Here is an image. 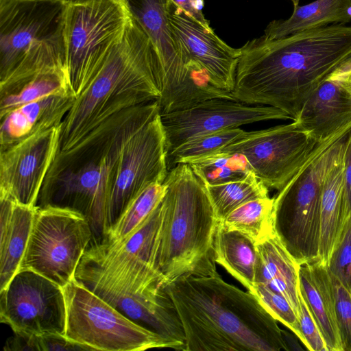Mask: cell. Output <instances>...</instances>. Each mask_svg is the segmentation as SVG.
<instances>
[{"label": "cell", "instance_id": "36", "mask_svg": "<svg viewBox=\"0 0 351 351\" xmlns=\"http://www.w3.org/2000/svg\"><path fill=\"white\" fill-rule=\"evenodd\" d=\"M300 295V311L298 321L301 334V341L310 351H328L320 330L305 300Z\"/></svg>", "mask_w": 351, "mask_h": 351}, {"label": "cell", "instance_id": "15", "mask_svg": "<svg viewBox=\"0 0 351 351\" xmlns=\"http://www.w3.org/2000/svg\"><path fill=\"white\" fill-rule=\"evenodd\" d=\"M160 118L167 155L198 136L258 121L291 119L285 112L273 107L222 98L204 100L189 108L160 114Z\"/></svg>", "mask_w": 351, "mask_h": 351}, {"label": "cell", "instance_id": "23", "mask_svg": "<svg viewBox=\"0 0 351 351\" xmlns=\"http://www.w3.org/2000/svg\"><path fill=\"white\" fill-rule=\"evenodd\" d=\"M255 285L283 295L298 315L300 311L299 266L276 234L256 243Z\"/></svg>", "mask_w": 351, "mask_h": 351}, {"label": "cell", "instance_id": "44", "mask_svg": "<svg viewBox=\"0 0 351 351\" xmlns=\"http://www.w3.org/2000/svg\"><path fill=\"white\" fill-rule=\"evenodd\" d=\"M62 1H65V0H62Z\"/></svg>", "mask_w": 351, "mask_h": 351}, {"label": "cell", "instance_id": "10", "mask_svg": "<svg viewBox=\"0 0 351 351\" xmlns=\"http://www.w3.org/2000/svg\"><path fill=\"white\" fill-rule=\"evenodd\" d=\"M65 336L90 350L132 351L171 348L158 333L134 322L75 278L63 287Z\"/></svg>", "mask_w": 351, "mask_h": 351}, {"label": "cell", "instance_id": "30", "mask_svg": "<svg viewBox=\"0 0 351 351\" xmlns=\"http://www.w3.org/2000/svg\"><path fill=\"white\" fill-rule=\"evenodd\" d=\"M206 184L217 185L245 179L254 173L240 154L216 153L188 163Z\"/></svg>", "mask_w": 351, "mask_h": 351}, {"label": "cell", "instance_id": "14", "mask_svg": "<svg viewBox=\"0 0 351 351\" xmlns=\"http://www.w3.org/2000/svg\"><path fill=\"white\" fill-rule=\"evenodd\" d=\"M168 171L165 134L158 114L123 148L108 204V231L141 192L153 184L163 183Z\"/></svg>", "mask_w": 351, "mask_h": 351}, {"label": "cell", "instance_id": "3", "mask_svg": "<svg viewBox=\"0 0 351 351\" xmlns=\"http://www.w3.org/2000/svg\"><path fill=\"white\" fill-rule=\"evenodd\" d=\"M180 320L186 351H280L277 320L250 291L219 275H184L166 286Z\"/></svg>", "mask_w": 351, "mask_h": 351}, {"label": "cell", "instance_id": "18", "mask_svg": "<svg viewBox=\"0 0 351 351\" xmlns=\"http://www.w3.org/2000/svg\"><path fill=\"white\" fill-rule=\"evenodd\" d=\"M95 294L138 324L158 333L176 350H186L184 328L165 286L137 293L98 290Z\"/></svg>", "mask_w": 351, "mask_h": 351}, {"label": "cell", "instance_id": "6", "mask_svg": "<svg viewBox=\"0 0 351 351\" xmlns=\"http://www.w3.org/2000/svg\"><path fill=\"white\" fill-rule=\"evenodd\" d=\"M65 1L0 0V97L39 75L66 73Z\"/></svg>", "mask_w": 351, "mask_h": 351}, {"label": "cell", "instance_id": "32", "mask_svg": "<svg viewBox=\"0 0 351 351\" xmlns=\"http://www.w3.org/2000/svg\"><path fill=\"white\" fill-rule=\"evenodd\" d=\"M165 192L164 182L153 184L141 192L108 230L106 240L121 241L135 231L161 202Z\"/></svg>", "mask_w": 351, "mask_h": 351}, {"label": "cell", "instance_id": "37", "mask_svg": "<svg viewBox=\"0 0 351 351\" xmlns=\"http://www.w3.org/2000/svg\"><path fill=\"white\" fill-rule=\"evenodd\" d=\"M38 343L39 351L90 350L65 335L59 334L38 335Z\"/></svg>", "mask_w": 351, "mask_h": 351}, {"label": "cell", "instance_id": "41", "mask_svg": "<svg viewBox=\"0 0 351 351\" xmlns=\"http://www.w3.org/2000/svg\"><path fill=\"white\" fill-rule=\"evenodd\" d=\"M330 75L339 80L351 93V56L337 68Z\"/></svg>", "mask_w": 351, "mask_h": 351}, {"label": "cell", "instance_id": "21", "mask_svg": "<svg viewBox=\"0 0 351 351\" xmlns=\"http://www.w3.org/2000/svg\"><path fill=\"white\" fill-rule=\"evenodd\" d=\"M75 98L72 93L52 95L11 111L1 119V149L36 132L60 125Z\"/></svg>", "mask_w": 351, "mask_h": 351}, {"label": "cell", "instance_id": "39", "mask_svg": "<svg viewBox=\"0 0 351 351\" xmlns=\"http://www.w3.org/2000/svg\"><path fill=\"white\" fill-rule=\"evenodd\" d=\"M38 336L14 333L13 337L7 340L3 350L7 351H39Z\"/></svg>", "mask_w": 351, "mask_h": 351}, {"label": "cell", "instance_id": "11", "mask_svg": "<svg viewBox=\"0 0 351 351\" xmlns=\"http://www.w3.org/2000/svg\"><path fill=\"white\" fill-rule=\"evenodd\" d=\"M93 239L86 218L68 208H38L19 269L32 270L64 287Z\"/></svg>", "mask_w": 351, "mask_h": 351}, {"label": "cell", "instance_id": "2", "mask_svg": "<svg viewBox=\"0 0 351 351\" xmlns=\"http://www.w3.org/2000/svg\"><path fill=\"white\" fill-rule=\"evenodd\" d=\"M158 114L157 100L125 109L101 123L71 148L58 152L36 206L80 213L90 225L91 243L106 240L108 204L123 148L137 130Z\"/></svg>", "mask_w": 351, "mask_h": 351}, {"label": "cell", "instance_id": "28", "mask_svg": "<svg viewBox=\"0 0 351 351\" xmlns=\"http://www.w3.org/2000/svg\"><path fill=\"white\" fill-rule=\"evenodd\" d=\"M204 185L218 222L244 203L269 197L268 187L254 173L242 180L217 185Z\"/></svg>", "mask_w": 351, "mask_h": 351}, {"label": "cell", "instance_id": "31", "mask_svg": "<svg viewBox=\"0 0 351 351\" xmlns=\"http://www.w3.org/2000/svg\"><path fill=\"white\" fill-rule=\"evenodd\" d=\"M239 128L221 130L196 136L182 143L167 155L169 171L179 163H190L214 154L226 146L250 134Z\"/></svg>", "mask_w": 351, "mask_h": 351}, {"label": "cell", "instance_id": "40", "mask_svg": "<svg viewBox=\"0 0 351 351\" xmlns=\"http://www.w3.org/2000/svg\"><path fill=\"white\" fill-rule=\"evenodd\" d=\"M204 28L212 29L209 21L204 17L202 9L204 0H171Z\"/></svg>", "mask_w": 351, "mask_h": 351}, {"label": "cell", "instance_id": "38", "mask_svg": "<svg viewBox=\"0 0 351 351\" xmlns=\"http://www.w3.org/2000/svg\"><path fill=\"white\" fill-rule=\"evenodd\" d=\"M343 162L344 195L348 217L351 215V130L346 139Z\"/></svg>", "mask_w": 351, "mask_h": 351}, {"label": "cell", "instance_id": "17", "mask_svg": "<svg viewBox=\"0 0 351 351\" xmlns=\"http://www.w3.org/2000/svg\"><path fill=\"white\" fill-rule=\"evenodd\" d=\"M167 11L173 33L188 59L204 71L212 84L232 93L240 48L229 46L171 0H167Z\"/></svg>", "mask_w": 351, "mask_h": 351}, {"label": "cell", "instance_id": "20", "mask_svg": "<svg viewBox=\"0 0 351 351\" xmlns=\"http://www.w3.org/2000/svg\"><path fill=\"white\" fill-rule=\"evenodd\" d=\"M299 292L308 305L328 351H343L327 265L318 260L299 266Z\"/></svg>", "mask_w": 351, "mask_h": 351}, {"label": "cell", "instance_id": "29", "mask_svg": "<svg viewBox=\"0 0 351 351\" xmlns=\"http://www.w3.org/2000/svg\"><path fill=\"white\" fill-rule=\"evenodd\" d=\"M68 93L72 92L66 72L53 71L39 75L17 90L0 97V119L28 103L52 95Z\"/></svg>", "mask_w": 351, "mask_h": 351}, {"label": "cell", "instance_id": "1", "mask_svg": "<svg viewBox=\"0 0 351 351\" xmlns=\"http://www.w3.org/2000/svg\"><path fill=\"white\" fill-rule=\"evenodd\" d=\"M240 49L236 100L277 108L294 121L315 90L351 56V27L327 25L277 39L263 35Z\"/></svg>", "mask_w": 351, "mask_h": 351}, {"label": "cell", "instance_id": "25", "mask_svg": "<svg viewBox=\"0 0 351 351\" xmlns=\"http://www.w3.org/2000/svg\"><path fill=\"white\" fill-rule=\"evenodd\" d=\"M351 21V0H315L293 8L286 20H274L265 29L270 39L284 38L305 30L327 26L331 23Z\"/></svg>", "mask_w": 351, "mask_h": 351}, {"label": "cell", "instance_id": "5", "mask_svg": "<svg viewBox=\"0 0 351 351\" xmlns=\"http://www.w3.org/2000/svg\"><path fill=\"white\" fill-rule=\"evenodd\" d=\"M164 183L158 267L166 285L184 275L218 274L213 250L218 220L204 183L188 163L170 169Z\"/></svg>", "mask_w": 351, "mask_h": 351}, {"label": "cell", "instance_id": "16", "mask_svg": "<svg viewBox=\"0 0 351 351\" xmlns=\"http://www.w3.org/2000/svg\"><path fill=\"white\" fill-rule=\"evenodd\" d=\"M61 125L36 132L1 149L0 195L36 206L59 150Z\"/></svg>", "mask_w": 351, "mask_h": 351}, {"label": "cell", "instance_id": "12", "mask_svg": "<svg viewBox=\"0 0 351 351\" xmlns=\"http://www.w3.org/2000/svg\"><path fill=\"white\" fill-rule=\"evenodd\" d=\"M1 322L14 333L65 335L66 311L63 288L30 269H19L0 291Z\"/></svg>", "mask_w": 351, "mask_h": 351}, {"label": "cell", "instance_id": "27", "mask_svg": "<svg viewBox=\"0 0 351 351\" xmlns=\"http://www.w3.org/2000/svg\"><path fill=\"white\" fill-rule=\"evenodd\" d=\"M274 206V197L254 199L239 206L218 223L241 232L256 243L275 234Z\"/></svg>", "mask_w": 351, "mask_h": 351}, {"label": "cell", "instance_id": "26", "mask_svg": "<svg viewBox=\"0 0 351 351\" xmlns=\"http://www.w3.org/2000/svg\"><path fill=\"white\" fill-rule=\"evenodd\" d=\"M343 152L328 171L322 191L319 260L326 264L347 217Z\"/></svg>", "mask_w": 351, "mask_h": 351}, {"label": "cell", "instance_id": "34", "mask_svg": "<svg viewBox=\"0 0 351 351\" xmlns=\"http://www.w3.org/2000/svg\"><path fill=\"white\" fill-rule=\"evenodd\" d=\"M251 293L277 321L287 327L301 340L298 315L283 295L261 285H255Z\"/></svg>", "mask_w": 351, "mask_h": 351}, {"label": "cell", "instance_id": "22", "mask_svg": "<svg viewBox=\"0 0 351 351\" xmlns=\"http://www.w3.org/2000/svg\"><path fill=\"white\" fill-rule=\"evenodd\" d=\"M0 291L19 270L29 241L36 206L0 195Z\"/></svg>", "mask_w": 351, "mask_h": 351}, {"label": "cell", "instance_id": "7", "mask_svg": "<svg viewBox=\"0 0 351 351\" xmlns=\"http://www.w3.org/2000/svg\"><path fill=\"white\" fill-rule=\"evenodd\" d=\"M349 132L318 143L274 197V232L300 265L319 260L322 187L328 171L344 150Z\"/></svg>", "mask_w": 351, "mask_h": 351}, {"label": "cell", "instance_id": "19", "mask_svg": "<svg viewBox=\"0 0 351 351\" xmlns=\"http://www.w3.org/2000/svg\"><path fill=\"white\" fill-rule=\"evenodd\" d=\"M321 143L351 130V93L330 75L310 95L293 121Z\"/></svg>", "mask_w": 351, "mask_h": 351}, {"label": "cell", "instance_id": "33", "mask_svg": "<svg viewBox=\"0 0 351 351\" xmlns=\"http://www.w3.org/2000/svg\"><path fill=\"white\" fill-rule=\"evenodd\" d=\"M326 265L328 271L351 293V215L346 217Z\"/></svg>", "mask_w": 351, "mask_h": 351}, {"label": "cell", "instance_id": "43", "mask_svg": "<svg viewBox=\"0 0 351 351\" xmlns=\"http://www.w3.org/2000/svg\"><path fill=\"white\" fill-rule=\"evenodd\" d=\"M291 2L293 3V8L299 5V1L300 0H291Z\"/></svg>", "mask_w": 351, "mask_h": 351}, {"label": "cell", "instance_id": "35", "mask_svg": "<svg viewBox=\"0 0 351 351\" xmlns=\"http://www.w3.org/2000/svg\"><path fill=\"white\" fill-rule=\"evenodd\" d=\"M329 274L343 351H351V293L330 271Z\"/></svg>", "mask_w": 351, "mask_h": 351}, {"label": "cell", "instance_id": "4", "mask_svg": "<svg viewBox=\"0 0 351 351\" xmlns=\"http://www.w3.org/2000/svg\"><path fill=\"white\" fill-rule=\"evenodd\" d=\"M158 79L159 60L154 46L134 18L121 40L65 116L58 152L71 148L115 114L158 100Z\"/></svg>", "mask_w": 351, "mask_h": 351}, {"label": "cell", "instance_id": "13", "mask_svg": "<svg viewBox=\"0 0 351 351\" xmlns=\"http://www.w3.org/2000/svg\"><path fill=\"white\" fill-rule=\"evenodd\" d=\"M317 144L293 121L252 131L217 153L242 154L256 178L279 191L304 165Z\"/></svg>", "mask_w": 351, "mask_h": 351}, {"label": "cell", "instance_id": "24", "mask_svg": "<svg viewBox=\"0 0 351 351\" xmlns=\"http://www.w3.org/2000/svg\"><path fill=\"white\" fill-rule=\"evenodd\" d=\"M213 250L215 262L252 292L257 260L256 242L241 232L226 228L218 223Z\"/></svg>", "mask_w": 351, "mask_h": 351}, {"label": "cell", "instance_id": "9", "mask_svg": "<svg viewBox=\"0 0 351 351\" xmlns=\"http://www.w3.org/2000/svg\"><path fill=\"white\" fill-rule=\"evenodd\" d=\"M124 1L150 38L158 58L160 114L219 97L220 89L188 59L174 36L167 16V0Z\"/></svg>", "mask_w": 351, "mask_h": 351}, {"label": "cell", "instance_id": "8", "mask_svg": "<svg viewBox=\"0 0 351 351\" xmlns=\"http://www.w3.org/2000/svg\"><path fill=\"white\" fill-rule=\"evenodd\" d=\"M133 19L124 0L65 1V66L75 97L101 68Z\"/></svg>", "mask_w": 351, "mask_h": 351}, {"label": "cell", "instance_id": "42", "mask_svg": "<svg viewBox=\"0 0 351 351\" xmlns=\"http://www.w3.org/2000/svg\"><path fill=\"white\" fill-rule=\"evenodd\" d=\"M282 336L287 348V351L302 350V348L298 343V338L295 334L291 335L287 330H282Z\"/></svg>", "mask_w": 351, "mask_h": 351}]
</instances>
